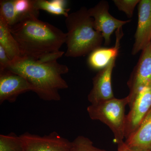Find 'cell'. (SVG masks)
Returning <instances> with one entry per match:
<instances>
[{"mask_svg": "<svg viewBox=\"0 0 151 151\" xmlns=\"http://www.w3.org/2000/svg\"></svg>", "mask_w": 151, "mask_h": 151, "instance_id": "23", "label": "cell"}, {"mask_svg": "<svg viewBox=\"0 0 151 151\" xmlns=\"http://www.w3.org/2000/svg\"><path fill=\"white\" fill-rule=\"evenodd\" d=\"M6 70L24 77L32 85L33 92L44 101H60L59 90L68 87L62 75L69 68L56 60L44 61L22 56L11 61Z\"/></svg>", "mask_w": 151, "mask_h": 151, "instance_id": "2", "label": "cell"}, {"mask_svg": "<svg viewBox=\"0 0 151 151\" xmlns=\"http://www.w3.org/2000/svg\"><path fill=\"white\" fill-rule=\"evenodd\" d=\"M67 1L65 0H35V6L37 10L46 11L55 15H62L65 18L69 15L70 9L66 8Z\"/></svg>", "mask_w": 151, "mask_h": 151, "instance_id": "15", "label": "cell"}, {"mask_svg": "<svg viewBox=\"0 0 151 151\" xmlns=\"http://www.w3.org/2000/svg\"><path fill=\"white\" fill-rule=\"evenodd\" d=\"M140 0H114L113 2L119 10L124 12L129 18L133 17L134 10Z\"/></svg>", "mask_w": 151, "mask_h": 151, "instance_id": "20", "label": "cell"}, {"mask_svg": "<svg viewBox=\"0 0 151 151\" xmlns=\"http://www.w3.org/2000/svg\"><path fill=\"white\" fill-rule=\"evenodd\" d=\"M0 151H24L19 136L14 133L0 135Z\"/></svg>", "mask_w": 151, "mask_h": 151, "instance_id": "18", "label": "cell"}, {"mask_svg": "<svg viewBox=\"0 0 151 151\" xmlns=\"http://www.w3.org/2000/svg\"><path fill=\"white\" fill-rule=\"evenodd\" d=\"M151 41V0H140L138 4L137 27L132 54L142 51Z\"/></svg>", "mask_w": 151, "mask_h": 151, "instance_id": "10", "label": "cell"}, {"mask_svg": "<svg viewBox=\"0 0 151 151\" xmlns=\"http://www.w3.org/2000/svg\"><path fill=\"white\" fill-rule=\"evenodd\" d=\"M109 9L108 2L102 1L88 9L89 15L94 19V29L102 34L106 46L111 43V36L115 31L131 22L130 20L122 21L115 18L109 13Z\"/></svg>", "mask_w": 151, "mask_h": 151, "instance_id": "7", "label": "cell"}, {"mask_svg": "<svg viewBox=\"0 0 151 151\" xmlns=\"http://www.w3.org/2000/svg\"><path fill=\"white\" fill-rule=\"evenodd\" d=\"M0 46L6 51L11 61L22 56L18 44L12 34L9 26L0 17Z\"/></svg>", "mask_w": 151, "mask_h": 151, "instance_id": "14", "label": "cell"}, {"mask_svg": "<svg viewBox=\"0 0 151 151\" xmlns=\"http://www.w3.org/2000/svg\"><path fill=\"white\" fill-rule=\"evenodd\" d=\"M11 61L4 49L0 46V72L6 70Z\"/></svg>", "mask_w": 151, "mask_h": 151, "instance_id": "21", "label": "cell"}, {"mask_svg": "<svg viewBox=\"0 0 151 151\" xmlns=\"http://www.w3.org/2000/svg\"><path fill=\"white\" fill-rule=\"evenodd\" d=\"M151 81V43L142 51V54L127 82L129 93L127 96L129 108L141 88Z\"/></svg>", "mask_w": 151, "mask_h": 151, "instance_id": "8", "label": "cell"}, {"mask_svg": "<svg viewBox=\"0 0 151 151\" xmlns=\"http://www.w3.org/2000/svg\"><path fill=\"white\" fill-rule=\"evenodd\" d=\"M124 142L133 151H151V109L137 131Z\"/></svg>", "mask_w": 151, "mask_h": 151, "instance_id": "13", "label": "cell"}, {"mask_svg": "<svg viewBox=\"0 0 151 151\" xmlns=\"http://www.w3.org/2000/svg\"><path fill=\"white\" fill-rule=\"evenodd\" d=\"M35 0H14V7L20 21L29 17H38L39 11L36 8Z\"/></svg>", "mask_w": 151, "mask_h": 151, "instance_id": "17", "label": "cell"}, {"mask_svg": "<svg viewBox=\"0 0 151 151\" xmlns=\"http://www.w3.org/2000/svg\"><path fill=\"white\" fill-rule=\"evenodd\" d=\"M123 36L122 27L116 31V42L113 47H98L90 52L87 63L93 70H101L108 66L113 58L117 57L120 48V40Z\"/></svg>", "mask_w": 151, "mask_h": 151, "instance_id": "12", "label": "cell"}, {"mask_svg": "<svg viewBox=\"0 0 151 151\" xmlns=\"http://www.w3.org/2000/svg\"><path fill=\"white\" fill-rule=\"evenodd\" d=\"M24 151H70L71 142L56 132L41 136L25 132L20 135Z\"/></svg>", "mask_w": 151, "mask_h": 151, "instance_id": "6", "label": "cell"}, {"mask_svg": "<svg viewBox=\"0 0 151 151\" xmlns=\"http://www.w3.org/2000/svg\"><path fill=\"white\" fill-rule=\"evenodd\" d=\"M33 91V87L23 76L7 70L0 72V104L14 103L20 94Z\"/></svg>", "mask_w": 151, "mask_h": 151, "instance_id": "9", "label": "cell"}, {"mask_svg": "<svg viewBox=\"0 0 151 151\" xmlns=\"http://www.w3.org/2000/svg\"><path fill=\"white\" fill-rule=\"evenodd\" d=\"M70 151H108L98 148L94 145L89 138L83 136H78L71 142Z\"/></svg>", "mask_w": 151, "mask_h": 151, "instance_id": "19", "label": "cell"}, {"mask_svg": "<svg viewBox=\"0 0 151 151\" xmlns=\"http://www.w3.org/2000/svg\"><path fill=\"white\" fill-rule=\"evenodd\" d=\"M133 151L129 148L125 142L122 143L121 145H118V151Z\"/></svg>", "mask_w": 151, "mask_h": 151, "instance_id": "22", "label": "cell"}, {"mask_svg": "<svg viewBox=\"0 0 151 151\" xmlns=\"http://www.w3.org/2000/svg\"><path fill=\"white\" fill-rule=\"evenodd\" d=\"M0 17L5 21L10 27L20 21L19 18L15 9L14 0L0 1Z\"/></svg>", "mask_w": 151, "mask_h": 151, "instance_id": "16", "label": "cell"}, {"mask_svg": "<svg viewBox=\"0 0 151 151\" xmlns=\"http://www.w3.org/2000/svg\"><path fill=\"white\" fill-rule=\"evenodd\" d=\"M126 116L125 139H128L138 129L151 109V81L139 91Z\"/></svg>", "mask_w": 151, "mask_h": 151, "instance_id": "5", "label": "cell"}, {"mask_svg": "<svg viewBox=\"0 0 151 151\" xmlns=\"http://www.w3.org/2000/svg\"><path fill=\"white\" fill-rule=\"evenodd\" d=\"M10 28L22 56L48 61L57 60L64 53L60 49L65 43L66 33L37 17L25 18Z\"/></svg>", "mask_w": 151, "mask_h": 151, "instance_id": "1", "label": "cell"}, {"mask_svg": "<svg viewBox=\"0 0 151 151\" xmlns=\"http://www.w3.org/2000/svg\"><path fill=\"white\" fill-rule=\"evenodd\" d=\"M128 103L127 97L122 99L114 97L91 104L87 108L90 119L100 121L109 127L114 135V142L118 145L124 142L127 116L125 107Z\"/></svg>", "mask_w": 151, "mask_h": 151, "instance_id": "4", "label": "cell"}, {"mask_svg": "<svg viewBox=\"0 0 151 151\" xmlns=\"http://www.w3.org/2000/svg\"><path fill=\"white\" fill-rule=\"evenodd\" d=\"M116 58H113L107 67L99 70L92 79L93 86L88 95V101L91 104L100 103L115 97L111 79Z\"/></svg>", "mask_w": 151, "mask_h": 151, "instance_id": "11", "label": "cell"}, {"mask_svg": "<svg viewBox=\"0 0 151 151\" xmlns=\"http://www.w3.org/2000/svg\"><path fill=\"white\" fill-rule=\"evenodd\" d=\"M65 24L67 30L65 56H84L101 47L104 39L102 34L94 29V19L88 9L83 7L69 14L65 18Z\"/></svg>", "mask_w": 151, "mask_h": 151, "instance_id": "3", "label": "cell"}]
</instances>
